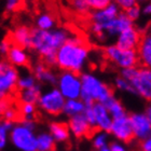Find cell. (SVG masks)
<instances>
[{
    "instance_id": "obj_1",
    "label": "cell",
    "mask_w": 151,
    "mask_h": 151,
    "mask_svg": "<svg viewBox=\"0 0 151 151\" xmlns=\"http://www.w3.org/2000/svg\"><path fill=\"white\" fill-rule=\"evenodd\" d=\"M70 38L66 29L41 30L39 28L32 29V44L34 50L49 67L56 66V54L60 47Z\"/></svg>"
},
{
    "instance_id": "obj_2",
    "label": "cell",
    "mask_w": 151,
    "mask_h": 151,
    "mask_svg": "<svg viewBox=\"0 0 151 151\" xmlns=\"http://www.w3.org/2000/svg\"><path fill=\"white\" fill-rule=\"evenodd\" d=\"M90 47L80 37H70L56 54V66L63 71L80 73L88 62Z\"/></svg>"
},
{
    "instance_id": "obj_3",
    "label": "cell",
    "mask_w": 151,
    "mask_h": 151,
    "mask_svg": "<svg viewBox=\"0 0 151 151\" xmlns=\"http://www.w3.org/2000/svg\"><path fill=\"white\" fill-rule=\"evenodd\" d=\"M81 82L82 91L80 99L85 105H92L94 103L104 104L113 95L112 90L93 73H82Z\"/></svg>"
},
{
    "instance_id": "obj_4",
    "label": "cell",
    "mask_w": 151,
    "mask_h": 151,
    "mask_svg": "<svg viewBox=\"0 0 151 151\" xmlns=\"http://www.w3.org/2000/svg\"><path fill=\"white\" fill-rule=\"evenodd\" d=\"M133 26V22L126 16L124 12H121L116 19L106 23H92L91 30L98 40H106L107 38L118 37L125 29Z\"/></svg>"
},
{
    "instance_id": "obj_5",
    "label": "cell",
    "mask_w": 151,
    "mask_h": 151,
    "mask_svg": "<svg viewBox=\"0 0 151 151\" xmlns=\"http://www.w3.org/2000/svg\"><path fill=\"white\" fill-rule=\"evenodd\" d=\"M105 54L110 62L120 67L121 69L137 67L139 57L137 50H125L116 44H111L105 47Z\"/></svg>"
},
{
    "instance_id": "obj_6",
    "label": "cell",
    "mask_w": 151,
    "mask_h": 151,
    "mask_svg": "<svg viewBox=\"0 0 151 151\" xmlns=\"http://www.w3.org/2000/svg\"><path fill=\"white\" fill-rule=\"evenodd\" d=\"M66 101L67 99L64 97L58 88H52L42 92L37 106L47 114L58 116L64 111Z\"/></svg>"
},
{
    "instance_id": "obj_7",
    "label": "cell",
    "mask_w": 151,
    "mask_h": 151,
    "mask_svg": "<svg viewBox=\"0 0 151 151\" xmlns=\"http://www.w3.org/2000/svg\"><path fill=\"white\" fill-rule=\"evenodd\" d=\"M57 88L66 99H79L81 97V76L71 71H62L57 79Z\"/></svg>"
},
{
    "instance_id": "obj_8",
    "label": "cell",
    "mask_w": 151,
    "mask_h": 151,
    "mask_svg": "<svg viewBox=\"0 0 151 151\" xmlns=\"http://www.w3.org/2000/svg\"><path fill=\"white\" fill-rule=\"evenodd\" d=\"M19 75L8 60H0V99H6L17 88Z\"/></svg>"
},
{
    "instance_id": "obj_9",
    "label": "cell",
    "mask_w": 151,
    "mask_h": 151,
    "mask_svg": "<svg viewBox=\"0 0 151 151\" xmlns=\"http://www.w3.org/2000/svg\"><path fill=\"white\" fill-rule=\"evenodd\" d=\"M11 142L16 148L22 151H37V136L34 131L26 127L24 124L13 126L10 133Z\"/></svg>"
},
{
    "instance_id": "obj_10",
    "label": "cell",
    "mask_w": 151,
    "mask_h": 151,
    "mask_svg": "<svg viewBox=\"0 0 151 151\" xmlns=\"http://www.w3.org/2000/svg\"><path fill=\"white\" fill-rule=\"evenodd\" d=\"M121 77L132 84L137 95L146 101H151V81L146 79L140 73V68L133 67L121 70Z\"/></svg>"
},
{
    "instance_id": "obj_11",
    "label": "cell",
    "mask_w": 151,
    "mask_h": 151,
    "mask_svg": "<svg viewBox=\"0 0 151 151\" xmlns=\"http://www.w3.org/2000/svg\"><path fill=\"white\" fill-rule=\"evenodd\" d=\"M109 133H111L118 140L123 142H129L133 138H135L129 116L126 114L118 119H113Z\"/></svg>"
},
{
    "instance_id": "obj_12",
    "label": "cell",
    "mask_w": 151,
    "mask_h": 151,
    "mask_svg": "<svg viewBox=\"0 0 151 151\" xmlns=\"http://www.w3.org/2000/svg\"><path fill=\"white\" fill-rule=\"evenodd\" d=\"M134 137L138 140H145L151 136V121L147 113L135 112L129 116Z\"/></svg>"
},
{
    "instance_id": "obj_13",
    "label": "cell",
    "mask_w": 151,
    "mask_h": 151,
    "mask_svg": "<svg viewBox=\"0 0 151 151\" xmlns=\"http://www.w3.org/2000/svg\"><path fill=\"white\" fill-rule=\"evenodd\" d=\"M142 37V36L138 29L134 26H131L116 37V44L125 50H137Z\"/></svg>"
},
{
    "instance_id": "obj_14",
    "label": "cell",
    "mask_w": 151,
    "mask_h": 151,
    "mask_svg": "<svg viewBox=\"0 0 151 151\" xmlns=\"http://www.w3.org/2000/svg\"><path fill=\"white\" fill-rule=\"evenodd\" d=\"M68 126H69L70 132L73 133L77 138L88 137L95 132V129L90 125L88 121L86 120L84 113L70 116L69 121H68Z\"/></svg>"
},
{
    "instance_id": "obj_15",
    "label": "cell",
    "mask_w": 151,
    "mask_h": 151,
    "mask_svg": "<svg viewBox=\"0 0 151 151\" xmlns=\"http://www.w3.org/2000/svg\"><path fill=\"white\" fill-rule=\"evenodd\" d=\"M93 109H94L95 118H96V127H97V129L101 131V132L109 133L113 119L110 112L106 108V106L101 103H94Z\"/></svg>"
},
{
    "instance_id": "obj_16",
    "label": "cell",
    "mask_w": 151,
    "mask_h": 151,
    "mask_svg": "<svg viewBox=\"0 0 151 151\" xmlns=\"http://www.w3.org/2000/svg\"><path fill=\"white\" fill-rule=\"evenodd\" d=\"M120 10H121V8L116 3L111 2L109 6L104 8V9L93 11L91 14V21L92 23H98V24L109 22L119 15L121 13Z\"/></svg>"
},
{
    "instance_id": "obj_17",
    "label": "cell",
    "mask_w": 151,
    "mask_h": 151,
    "mask_svg": "<svg viewBox=\"0 0 151 151\" xmlns=\"http://www.w3.org/2000/svg\"><path fill=\"white\" fill-rule=\"evenodd\" d=\"M34 76L36 77L38 82L41 83H47L50 85H56L57 84V79L58 76L54 73L52 69H50V67L45 65L44 63H37L34 66V71H32Z\"/></svg>"
},
{
    "instance_id": "obj_18",
    "label": "cell",
    "mask_w": 151,
    "mask_h": 151,
    "mask_svg": "<svg viewBox=\"0 0 151 151\" xmlns=\"http://www.w3.org/2000/svg\"><path fill=\"white\" fill-rule=\"evenodd\" d=\"M26 49L19 47L16 44H13L10 49L9 53L6 55L8 62L14 67H25L29 63L28 54L26 52Z\"/></svg>"
},
{
    "instance_id": "obj_19",
    "label": "cell",
    "mask_w": 151,
    "mask_h": 151,
    "mask_svg": "<svg viewBox=\"0 0 151 151\" xmlns=\"http://www.w3.org/2000/svg\"><path fill=\"white\" fill-rule=\"evenodd\" d=\"M137 53L139 57V63L142 67L151 69V36L149 34L142 35V40L137 47Z\"/></svg>"
},
{
    "instance_id": "obj_20",
    "label": "cell",
    "mask_w": 151,
    "mask_h": 151,
    "mask_svg": "<svg viewBox=\"0 0 151 151\" xmlns=\"http://www.w3.org/2000/svg\"><path fill=\"white\" fill-rule=\"evenodd\" d=\"M13 41L16 45L24 49H30L32 44V29L25 25L17 26L12 34Z\"/></svg>"
},
{
    "instance_id": "obj_21",
    "label": "cell",
    "mask_w": 151,
    "mask_h": 151,
    "mask_svg": "<svg viewBox=\"0 0 151 151\" xmlns=\"http://www.w3.org/2000/svg\"><path fill=\"white\" fill-rule=\"evenodd\" d=\"M50 132L51 135L53 136L55 142H66L69 138V126L66 123L62 122H53L50 125Z\"/></svg>"
},
{
    "instance_id": "obj_22",
    "label": "cell",
    "mask_w": 151,
    "mask_h": 151,
    "mask_svg": "<svg viewBox=\"0 0 151 151\" xmlns=\"http://www.w3.org/2000/svg\"><path fill=\"white\" fill-rule=\"evenodd\" d=\"M104 105L106 106L108 111L110 112L112 119H118V118L126 116L125 108L123 107V105L121 104V101H120L114 95H112L110 98H108L107 101L104 103Z\"/></svg>"
},
{
    "instance_id": "obj_23",
    "label": "cell",
    "mask_w": 151,
    "mask_h": 151,
    "mask_svg": "<svg viewBox=\"0 0 151 151\" xmlns=\"http://www.w3.org/2000/svg\"><path fill=\"white\" fill-rule=\"evenodd\" d=\"M41 94H42L41 85L38 83V84H36L32 88L21 91V93H19V99H21V103H29V104L37 105Z\"/></svg>"
},
{
    "instance_id": "obj_24",
    "label": "cell",
    "mask_w": 151,
    "mask_h": 151,
    "mask_svg": "<svg viewBox=\"0 0 151 151\" xmlns=\"http://www.w3.org/2000/svg\"><path fill=\"white\" fill-rule=\"evenodd\" d=\"M85 110V104L79 98V99H67L64 106V111L66 116H73L80 113H83Z\"/></svg>"
},
{
    "instance_id": "obj_25",
    "label": "cell",
    "mask_w": 151,
    "mask_h": 151,
    "mask_svg": "<svg viewBox=\"0 0 151 151\" xmlns=\"http://www.w3.org/2000/svg\"><path fill=\"white\" fill-rule=\"evenodd\" d=\"M55 139L47 133H42L37 136V151H54Z\"/></svg>"
},
{
    "instance_id": "obj_26",
    "label": "cell",
    "mask_w": 151,
    "mask_h": 151,
    "mask_svg": "<svg viewBox=\"0 0 151 151\" xmlns=\"http://www.w3.org/2000/svg\"><path fill=\"white\" fill-rule=\"evenodd\" d=\"M36 26L41 30H52L55 26V19L49 13H42L38 16L36 21Z\"/></svg>"
},
{
    "instance_id": "obj_27",
    "label": "cell",
    "mask_w": 151,
    "mask_h": 151,
    "mask_svg": "<svg viewBox=\"0 0 151 151\" xmlns=\"http://www.w3.org/2000/svg\"><path fill=\"white\" fill-rule=\"evenodd\" d=\"M37 79L34 76V73H25V75H21L17 81V88L19 91L23 90H27L32 86H35L37 83Z\"/></svg>"
},
{
    "instance_id": "obj_28",
    "label": "cell",
    "mask_w": 151,
    "mask_h": 151,
    "mask_svg": "<svg viewBox=\"0 0 151 151\" xmlns=\"http://www.w3.org/2000/svg\"><path fill=\"white\" fill-rule=\"evenodd\" d=\"M12 129H13V122L8 121V120L0 121V150L6 146L8 132L11 131Z\"/></svg>"
},
{
    "instance_id": "obj_29",
    "label": "cell",
    "mask_w": 151,
    "mask_h": 151,
    "mask_svg": "<svg viewBox=\"0 0 151 151\" xmlns=\"http://www.w3.org/2000/svg\"><path fill=\"white\" fill-rule=\"evenodd\" d=\"M114 84H116V88L119 91L126 92V93H129V94H133V95H137V93H136V91L132 86V84L126 79L123 78V77H118L116 79V81H114Z\"/></svg>"
},
{
    "instance_id": "obj_30",
    "label": "cell",
    "mask_w": 151,
    "mask_h": 151,
    "mask_svg": "<svg viewBox=\"0 0 151 151\" xmlns=\"http://www.w3.org/2000/svg\"><path fill=\"white\" fill-rule=\"evenodd\" d=\"M108 144V133L107 132H101L97 131L95 133L94 137H93V146L95 149L99 150L101 148L107 146Z\"/></svg>"
},
{
    "instance_id": "obj_31",
    "label": "cell",
    "mask_w": 151,
    "mask_h": 151,
    "mask_svg": "<svg viewBox=\"0 0 151 151\" xmlns=\"http://www.w3.org/2000/svg\"><path fill=\"white\" fill-rule=\"evenodd\" d=\"M35 104H29V103H22L19 107V113L24 116V119H32L34 114L36 112Z\"/></svg>"
},
{
    "instance_id": "obj_32",
    "label": "cell",
    "mask_w": 151,
    "mask_h": 151,
    "mask_svg": "<svg viewBox=\"0 0 151 151\" xmlns=\"http://www.w3.org/2000/svg\"><path fill=\"white\" fill-rule=\"evenodd\" d=\"M71 3L73 8L79 14H86L91 10L88 0H71Z\"/></svg>"
},
{
    "instance_id": "obj_33",
    "label": "cell",
    "mask_w": 151,
    "mask_h": 151,
    "mask_svg": "<svg viewBox=\"0 0 151 151\" xmlns=\"http://www.w3.org/2000/svg\"><path fill=\"white\" fill-rule=\"evenodd\" d=\"M84 116L86 118V120L88 121L90 125L95 129V131H98L97 127H96V118H95V112L94 109H93V104L92 105H85V110H84Z\"/></svg>"
},
{
    "instance_id": "obj_34",
    "label": "cell",
    "mask_w": 151,
    "mask_h": 151,
    "mask_svg": "<svg viewBox=\"0 0 151 151\" xmlns=\"http://www.w3.org/2000/svg\"><path fill=\"white\" fill-rule=\"evenodd\" d=\"M90 8L93 11H97V10H101L108 6L111 2H113L112 0H88Z\"/></svg>"
},
{
    "instance_id": "obj_35",
    "label": "cell",
    "mask_w": 151,
    "mask_h": 151,
    "mask_svg": "<svg viewBox=\"0 0 151 151\" xmlns=\"http://www.w3.org/2000/svg\"><path fill=\"white\" fill-rule=\"evenodd\" d=\"M124 13H125L126 16H127V17L132 21V22H134V21H137V19L140 17V14H142V9H140L137 4H135V6H131L129 9L125 10V11H124Z\"/></svg>"
},
{
    "instance_id": "obj_36",
    "label": "cell",
    "mask_w": 151,
    "mask_h": 151,
    "mask_svg": "<svg viewBox=\"0 0 151 151\" xmlns=\"http://www.w3.org/2000/svg\"><path fill=\"white\" fill-rule=\"evenodd\" d=\"M19 111H17L15 109V108L13 107H8L6 108V110L4 111V113H3V120H8V121H11V122H13V121H15V120H17V118H19Z\"/></svg>"
},
{
    "instance_id": "obj_37",
    "label": "cell",
    "mask_w": 151,
    "mask_h": 151,
    "mask_svg": "<svg viewBox=\"0 0 151 151\" xmlns=\"http://www.w3.org/2000/svg\"><path fill=\"white\" fill-rule=\"evenodd\" d=\"M112 1L114 3H116V4H118L122 10H124V11L129 9L131 6L137 4L136 0H112Z\"/></svg>"
},
{
    "instance_id": "obj_38",
    "label": "cell",
    "mask_w": 151,
    "mask_h": 151,
    "mask_svg": "<svg viewBox=\"0 0 151 151\" xmlns=\"http://www.w3.org/2000/svg\"><path fill=\"white\" fill-rule=\"evenodd\" d=\"M22 0H6V10L8 12L15 11L21 4Z\"/></svg>"
},
{
    "instance_id": "obj_39",
    "label": "cell",
    "mask_w": 151,
    "mask_h": 151,
    "mask_svg": "<svg viewBox=\"0 0 151 151\" xmlns=\"http://www.w3.org/2000/svg\"><path fill=\"white\" fill-rule=\"evenodd\" d=\"M11 43H10V41L8 40H3L0 42V55H2V56H6L8 53H9L10 49H11Z\"/></svg>"
},
{
    "instance_id": "obj_40",
    "label": "cell",
    "mask_w": 151,
    "mask_h": 151,
    "mask_svg": "<svg viewBox=\"0 0 151 151\" xmlns=\"http://www.w3.org/2000/svg\"><path fill=\"white\" fill-rule=\"evenodd\" d=\"M140 149L142 151H151V136L145 140H142L140 144Z\"/></svg>"
},
{
    "instance_id": "obj_41",
    "label": "cell",
    "mask_w": 151,
    "mask_h": 151,
    "mask_svg": "<svg viewBox=\"0 0 151 151\" xmlns=\"http://www.w3.org/2000/svg\"><path fill=\"white\" fill-rule=\"evenodd\" d=\"M109 147H110L111 151H126L125 147H124L122 144H120V142H111L110 145H109Z\"/></svg>"
},
{
    "instance_id": "obj_42",
    "label": "cell",
    "mask_w": 151,
    "mask_h": 151,
    "mask_svg": "<svg viewBox=\"0 0 151 151\" xmlns=\"http://www.w3.org/2000/svg\"><path fill=\"white\" fill-rule=\"evenodd\" d=\"M9 107V104L6 99H0V118L3 116L4 111L6 110V108Z\"/></svg>"
},
{
    "instance_id": "obj_43",
    "label": "cell",
    "mask_w": 151,
    "mask_h": 151,
    "mask_svg": "<svg viewBox=\"0 0 151 151\" xmlns=\"http://www.w3.org/2000/svg\"><path fill=\"white\" fill-rule=\"evenodd\" d=\"M142 13L145 15H151V1L146 2V4L142 6Z\"/></svg>"
},
{
    "instance_id": "obj_44",
    "label": "cell",
    "mask_w": 151,
    "mask_h": 151,
    "mask_svg": "<svg viewBox=\"0 0 151 151\" xmlns=\"http://www.w3.org/2000/svg\"><path fill=\"white\" fill-rule=\"evenodd\" d=\"M146 113H147V116H148V118L150 119V121H151V106H150V107L147 108V110H146Z\"/></svg>"
},
{
    "instance_id": "obj_45",
    "label": "cell",
    "mask_w": 151,
    "mask_h": 151,
    "mask_svg": "<svg viewBox=\"0 0 151 151\" xmlns=\"http://www.w3.org/2000/svg\"><path fill=\"white\" fill-rule=\"evenodd\" d=\"M98 151H111V149H110V147L109 146H105V147H103V148H101Z\"/></svg>"
},
{
    "instance_id": "obj_46",
    "label": "cell",
    "mask_w": 151,
    "mask_h": 151,
    "mask_svg": "<svg viewBox=\"0 0 151 151\" xmlns=\"http://www.w3.org/2000/svg\"><path fill=\"white\" fill-rule=\"evenodd\" d=\"M151 0H136V2H149Z\"/></svg>"
},
{
    "instance_id": "obj_47",
    "label": "cell",
    "mask_w": 151,
    "mask_h": 151,
    "mask_svg": "<svg viewBox=\"0 0 151 151\" xmlns=\"http://www.w3.org/2000/svg\"><path fill=\"white\" fill-rule=\"evenodd\" d=\"M148 34L151 36V25H150V27H149V32H148Z\"/></svg>"
}]
</instances>
